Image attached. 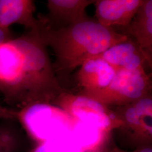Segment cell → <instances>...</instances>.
Wrapping results in <instances>:
<instances>
[{"label": "cell", "instance_id": "cell-1", "mask_svg": "<svg viewBox=\"0 0 152 152\" xmlns=\"http://www.w3.org/2000/svg\"><path fill=\"white\" fill-rule=\"evenodd\" d=\"M65 90L39 28L0 45V94L6 103L21 109L38 104L52 105Z\"/></svg>", "mask_w": 152, "mask_h": 152}, {"label": "cell", "instance_id": "cell-2", "mask_svg": "<svg viewBox=\"0 0 152 152\" xmlns=\"http://www.w3.org/2000/svg\"><path fill=\"white\" fill-rule=\"evenodd\" d=\"M40 23L42 39L54 53L53 65L60 84L85 61L129 38L127 34L104 27L91 18L58 29H48Z\"/></svg>", "mask_w": 152, "mask_h": 152}, {"label": "cell", "instance_id": "cell-3", "mask_svg": "<svg viewBox=\"0 0 152 152\" xmlns=\"http://www.w3.org/2000/svg\"><path fill=\"white\" fill-rule=\"evenodd\" d=\"M18 120L39 144L71 133L76 122L61 109L45 104L22 109L18 111Z\"/></svg>", "mask_w": 152, "mask_h": 152}, {"label": "cell", "instance_id": "cell-4", "mask_svg": "<svg viewBox=\"0 0 152 152\" xmlns=\"http://www.w3.org/2000/svg\"><path fill=\"white\" fill-rule=\"evenodd\" d=\"M52 105L76 121L95 126L109 135L114 130H118L121 125L112 109L66 89L58 95Z\"/></svg>", "mask_w": 152, "mask_h": 152}, {"label": "cell", "instance_id": "cell-5", "mask_svg": "<svg viewBox=\"0 0 152 152\" xmlns=\"http://www.w3.org/2000/svg\"><path fill=\"white\" fill-rule=\"evenodd\" d=\"M152 94V79L145 68L121 70L94 100L109 108L133 103Z\"/></svg>", "mask_w": 152, "mask_h": 152}, {"label": "cell", "instance_id": "cell-6", "mask_svg": "<svg viewBox=\"0 0 152 152\" xmlns=\"http://www.w3.org/2000/svg\"><path fill=\"white\" fill-rule=\"evenodd\" d=\"M111 109L121 122L118 130L136 145V148L151 145L152 94L133 103Z\"/></svg>", "mask_w": 152, "mask_h": 152}, {"label": "cell", "instance_id": "cell-7", "mask_svg": "<svg viewBox=\"0 0 152 152\" xmlns=\"http://www.w3.org/2000/svg\"><path fill=\"white\" fill-rule=\"evenodd\" d=\"M111 65L96 56L85 61L76 75L77 94L94 100L105 91L115 75Z\"/></svg>", "mask_w": 152, "mask_h": 152}, {"label": "cell", "instance_id": "cell-8", "mask_svg": "<svg viewBox=\"0 0 152 152\" xmlns=\"http://www.w3.org/2000/svg\"><path fill=\"white\" fill-rule=\"evenodd\" d=\"M95 0H48V12L38 19L45 28L58 29L90 19L86 8Z\"/></svg>", "mask_w": 152, "mask_h": 152}, {"label": "cell", "instance_id": "cell-9", "mask_svg": "<svg viewBox=\"0 0 152 152\" xmlns=\"http://www.w3.org/2000/svg\"><path fill=\"white\" fill-rule=\"evenodd\" d=\"M143 2L144 0H96L95 19L104 27L124 29Z\"/></svg>", "mask_w": 152, "mask_h": 152}, {"label": "cell", "instance_id": "cell-10", "mask_svg": "<svg viewBox=\"0 0 152 152\" xmlns=\"http://www.w3.org/2000/svg\"><path fill=\"white\" fill-rule=\"evenodd\" d=\"M98 56L106 61L115 72L145 68L147 64L152 68V60L130 37L110 47Z\"/></svg>", "mask_w": 152, "mask_h": 152}, {"label": "cell", "instance_id": "cell-11", "mask_svg": "<svg viewBox=\"0 0 152 152\" xmlns=\"http://www.w3.org/2000/svg\"><path fill=\"white\" fill-rule=\"evenodd\" d=\"M35 11L32 0H0V24L8 29L15 24L28 31L38 29L41 23L34 16Z\"/></svg>", "mask_w": 152, "mask_h": 152}, {"label": "cell", "instance_id": "cell-12", "mask_svg": "<svg viewBox=\"0 0 152 152\" xmlns=\"http://www.w3.org/2000/svg\"><path fill=\"white\" fill-rule=\"evenodd\" d=\"M124 30V34L134 39L152 61V0H144L135 15Z\"/></svg>", "mask_w": 152, "mask_h": 152}, {"label": "cell", "instance_id": "cell-13", "mask_svg": "<svg viewBox=\"0 0 152 152\" xmlns=\"http://www.w3.org/2000/svg\"><path fill=\"white\" fill-rule=\"evenodd\" d=\"M14 120H6L0 123V152H20L23 136Z\"/></svg>", "mask_w": 152, "mask_h": 152}, {"label": "cell", "instance_id": "cell-14", "mask_svg": "<svg viewBox=\"0 0 152 152\" xmlns=\"http://www.w3.org/2000/svg\"><path fill=\"white\" fill-rule=\"evenodd\" d=\"M18 111L6 108L0 103V119L15 120L18 119Z\"/></svg>", "mask_w": 152, "mask_h": 152}, {"label": "cell", "instance_id": "cell-15", "mask_svg": "<svg viewBox=\"0 0 152 152\" xmlns=\"http://www.w3.org/2000/svg\"><path fill=\"white\" fill-rule=\"evenodd\" d=\"M108 152H152V145L139 147V148H137L132 151L129 152V151H125L124 149H122L114 144H113L110 146H109V145Z\"/></svg>", "mask_w": 152, "mask_h": 152}, {"label": "cell", "instance_id": "cell-16", "mask_svg": "<svg viewBox=\"0 0 152 152\" xmlns=\"http://www.w3.org/2000/svg\"><path fill=\"white\" fill-rule=\"evenodd\" d=\"M14 38L10 29L3 27L0 24V45Z\"/></svg>", "mask_w": 152, "mask_h": 152}]
</instances>
